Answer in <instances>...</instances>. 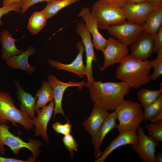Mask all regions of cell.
Instances as JSON below:
<instances>
[{
    "mask_svg": "<svg viewBox=\"0 0 162 162\" xmlns=\"http://www.w3.org/2000/svg\"><path fill=\"white\" fill-rule=\"evenodd\" d=\"M94 104L104 110H115L124 100L130 87L124 83L94 81L87 88Z\"/></svg>",
    "mask_w": 162,
    "mask_h": 162,
    "instance_id": "obj_1",
    "label": "cell"
},
{
    "mask_svg": "<svg viewBox=\"0 0 162 162\" xmlns=\"http://www.w3.org/2000/svg\"><path fill=\"white\" fill-rule=\"evenodd\" d=\"M150 61L138 60L128 55L117 68L116 77L130 88H140L151 81Z\"/></svg>",
    "mask_w": 162,
    "mask_h": 162,
    "instance_id": "obj_2",
    "label": "cell"
},
{
    "mask_svg": "<svg viewBox=\"0 0 162 162\" xmlns=\"http://www.w3.org/2000/svg\"><path fill=\"white\" fill-rule=\"evenodd\" d=\"M115 110L119 121L116 128L119 133L137 130L145 120L144 112L140 104L130 100H124Z\"/></svg>",
    "mask_w": 162,
    "mask_h": 162,
    "instance_id": "obj_3",
    "label": "cell"
},
{
    "mask_svg": "<svg viewBox=\"0 0 162 162\" xmlns=\"http://www.w3.org/2000/svg\"><path fill=\"white\" fill-rule=\"evenodd\" d=\"M10 126L7 124L0 123V155L4 156L5 154L4 146L9 147L13 153L18 155L21 150L24 148L28 149L32 153V156L37 159L41 150L40 147L42 145L39 140L34 139H29L28 142L23 141L18 136H15L9 130Z\"/></svg>",
    "mask_w": 162,
    "mask_h": 162,
    "instance_id": "obj_4",
    "label": "cell"
},
{
    "mask_svg": "<svg viewBox=\"0 0 162 162\" xmlns=\"http://www.w3.org/2000/svg\"><path fill=\"white\" fill-rule=\"evenodd\" d=\"M9 122L15 127L19 123L26 130H31L34 127L32 120L15 106L12 96L0 92V123L7 124Z\"/></svg>",
    "mask_w": 162,
    "mask_h": 162,
    "instance_id": "obj_5",
    "label": "cell"
},
{
    "mask_svg": "<svg viewBox=\"0 0 162 162\" xmlns=\"http://www.w3.org/2000/svg\"><path fill=\"white\" fill-rule=\"evenodd\" d=\"M91 13L99 29L106 30L110 26L127 21L121 8L110 7L98 1L92 6Z\"/></svg>",
    "mask_w": 162,
    "mask_h": 162,
    "instance_id": "obj_6",
    "label": "cell"
},
{
    "mask_svg": "<svg viewBox=\"0 0 162 162\" xmlns=\"http://www.w3.org/2000/svg\"><path fill=\"white\" fill-rule=\"evenodd\" d=\"M106 30L112 36L127 46L144 33L143 26L127 21L120 25L110 26Z\"/></svg>",
    "mask_w": 162,
    "mask_h": 162,
    "instance_id": "obj_7",
    "label": "cell"
},
{
    "mask_svg": "<svg viewBox=\"0 0 162 162\" xmlns=\"http://www.w3.org/2000/svg\"><path fill=\"white\" fill-rule=\"evenodd\" d=\"M47 81L52 88L54 94L55 102L53 120H54L56 115L58 114H62L67 121L69 120L65 116L62 106V102L64 93L65 90L70 87H77L81 89L86 86V82L83 80L81 82H74L70 81L64 82L53 75L49 74L47 76Z\"/></svg>",
    "mask_w": 162,
    "mask_h": 162,
    "instance_id": "obj_8",
    "label": "cell"
},
{
    "mask_svg": "<svg viewBox=\"0 0 162 162\" xmlns=\"http://www.w3.org/2000/svg\"><path fill=\"white\" fill-rule=\"evenodd\" d=\"M104 62L100 70L103 71L110 66L121 63L128 55V46L114 37H109L105 49L102 51Z\"/></svg>",
    "mask_w": 162,
    "mask_h": 162,
    "instance_id": "obj_9",
    "label": "cell"
},
{
    "mask_svg": "<svg viewBox=\"0 0 162 162\" xmlns=\"http://www.w3.org/2000/svg\"><path fill=\"white\" fill-rule=\"evenodd\" d=\"M138 141L131 145V147L143 162H155V148L157 141L148 135L146 134L142 126L137 130Z\"/></svg>",
    "mask_w": 162,
    "mask_h": 162,
    "instance_id": "obj_10",
    "label": "cell"
},
{
    "mask_svg": "<svg viewBox=\"0 0 162 162\" xmlns=\"http://www.w3.org/2000/svg\"><path fill=\"white\" fill-rule=\"evenodd\" d=\"M77 33L80 36L86 51V75L87 82L86 87H88L94 80L93 77L92 63L97 61L94 50L92 36L87 30L85 23L82 21L79 22L76 28Z\"/></svg>",
    "mask_w": 162,
    "mask_h": 162,
    "instance_id": "obj_11",
    "label": "cell"
},
{
    "mask_svg": "<svg viewBox=\"0 0 162 162\" xmlns=\"http://www.w3.org/2000/svg\"><path fill=\"white\" fill-rule=\"evenodd\" d=\"M158 8L145 2L126 3L121 8L127 21L143 26L149 14Z\"/></svg>",
    "mask_w": 162,
    "mask_h": 162,
    "instance_id": "obj_12",
    "label": "cell"
},
{
    "mask_svg": "<svg viewBox=\"0 0 162 162\" xmlns=\"http://www.w3.org/2000/svg\"><path fill=\"white\" fill-rule=\"evenodd\" d=\"M78 16L84 21L87 30L92 36L94 47L97 50L102 52L106 46L107 39L99 32L97 22L89 8L86 7L82 8Z\"/></svg>",
    "mask_w": 162,
    "mask_h": 162,
    "instance_id": "obj_13",
    "label": "cell"
},
{
    "mask_svg": "<svg viewBox=\"0 0 162 162\" xmlns=\"http://www.w3.org/2000/svg\"><path fill=\"white\" fill-rule=\"evenodd\" d=\"M54 106L55 102L53 100L48 105L43 107L41 110L39 109L36 110L37 116L32 119L33 124L35 127L34 135L36 136H41L48 144L50 142L47 132V126L52 116Z\"/></svg>",
    "mask_w": 162,
    "mask_h": 162,
    "instance_id": "obj_14",
    "label": "cell"
},
{
    "mask_svg": "<svg viewBox=\"0 0 162 162\" xmlns=\"http://www.w3.org/2000/svg\"><path fill=\"white\" fill-rule=\"evenodd\" d=\"M76 47L78 53L75 58L70 64H63L50 59L48 60L49 64L56 69L71 72L80 78L83 77L86 75V71L82 60L83 54L85 50L82 41L76 43Z\"/></svg>",
    "mask_w": 162,
    "mask_h": 162,
    "instance_id": "obj_15",
    "label": "cell"
},
{
    "mask_svg": "<svg viewBox=\"0 0 162 162\" xmlns=\"http://www.w3.org/2000/svg\"><path fill=\"white\" fill-rule=\"evenodd\" d=\"M130 46V55L132 57L142 61L148 60L153 53V36L143 33Z\"/></svg>",
    "mask_w": 162,
    "mask_h": 162,
    "instance_id": "obj_16",
    "label": "cell"
},
{
    "mask_svg": "<svg viewBox=\"0 0 162 162\" xmlns=\"http://www.w3.org/2000/svg\"><path fill=\"white\" fill-rule=\"evenodd\" d=\"M138 136L136 130L127 131L120 133L118 136L110 142L109 146L101 153L95 162H104L109 155L114 150L122 146L137 143Z\"/></svg>",
    "mask_w": 162,
    "mask_h": 162,
    "instance_id": "obj_17",
    "label": "cell"
},
{
    "mask_svg": "<svg viewBox=\"0 0 162 162\" xmlns=\"http://www.w3.org/2000/svg\"><path fill=\"white\" fill-rule=\"evenodd\" d=\"M109 113L108 111L94 104L91 114L82 122V126L91 136L93 144L98 131Z\"/></svg>",
    "mask_w": 162,
    "mask_h": 162,
    "instance_id": "obj_18",
    "label": "cell"
},
{
    "mask_svg": "<svg viewBox=\"0 0 162 162\" xmlns=\"http://www.w3.org/2000/svg\"><path fill=\"white\" fill-rule=\"evenodd\" d=\"M36 52L35 48L31 46L20 54L10 57L6 60V64L12 68L22 70L27 74L32 75L36 71V69L34 67L29 65L28 59L31 56L34 55Z\"/></svg>",
    "mask_w": 162,
    "mask_h": 162,
    "instance_id": "obj_19",
    "label": "cell"
},
{
    "mask_svg": "<svg viewBox=\"0 0 162 162\" xmlns=\"http://www.w3.org/2000/svg\"><path fill=\"white\" fill-rule=\"evenodd\" d=\"M116 119L115 111L110 113L98 131L93 143L94 155L96 159L100 156L101 153L100 149L104 138L112 130L116 128L117 125Z\"/></svg>",
    "mask_w": 162,
    "mask_h": 162,
    "instance_id": "obj_20",
    "label": "cell"
},
{
    "mask_svg": "<svg viewBox=\"0 0 162 162\" xmlns=\"http://www.w3.org/2000/svg\"><path fill=\"white\" fill-rule=\"evenodd\" d=\"M17 88L16 94L20 102V110L32 119L35 118L36 98L31 94L25 91L17 80L15 81Z\"/></svg>",
    "mask_w": 162,
    "mask_h": 162,
    "instance_id": "obj_21",
    "label": "cell"
},
{
    "mask_svg": "<svg viewBox=\"0 0 162 162\" xmlns=\"http://www.w3.org/2000/svg\"><path fill=\"white\" fill-rule=\"evenodd\" d=\"M16 40L13 38L10 32L4 29L0 32V43L2 46L1 58L6 61L10 57L18 55L24 51L17 49L15 44Z\"/></svg>",
    "mask_w": 162,
    "mask_h": 162,
    "instance_id": "obj_22",
    "label": "cell"
},
{
    "mask_svg": "<svg viewBox=\"0 0 162 162\" xmlns=\"http://www.w3.org/2000/svg\"><path fill=\"white\" fill-rule=\"evenodd\" d=\"M162 7H158L148 16L143 25L144 33L153 36L162 26Z\"/></svg>",
    "mask_w": 162,
    "mask_h": 162,
    "instance_id": "obj_23",
    "label": "cell"
},
{
    "mask_svg": "<svg viewBox=\"0 0 162 162\" xmlns=\"http://www.w3.org/2000/svg\"><path fill=\"white\" fill-rule=\"evenodd\" d=\"M38 98L35 105V111L40 108H42L46 104L54 99L53 90L48 81H42L41 88L36 92L35 98Z\"/></svg>",
    "mask_w": 162,
    "mask_h": 162,
    "instance_id": "obj_24",
    "label": "cell"
},
{
    "mask_svg": "<svg viewBox=\"0 0 162 162\" xmlns=\"http://www.w3.org/2000/svg\"><path fill=\"white\" fill-rule=\"evenodd\" d=\"M158 90H152L146 88L140 89L137 92V99L140 105L144 108L155 101L162 94V85Z\"/></svg>",
    "mask_w": 162,
    "mask_h": 162,
    "instance_id": "obj_25",
    "label": "cell"
},
{
    "mask_svg": "<svg viewBox=\"0 0 162 162\" xmlns=\"http://www.w3.org/2000/svg\"><path fill=\"white\" fill-rule=\"evenodd\" d=\"M48 19L42 11H36L29 19L27 28L32 35H34L44 28Z\"/></svg>",
    "mask_w": 162,
    "mask_h": 162,
    "instance_id": "obj_26",
    "label": "cell"
},
{
    "mask_svg": "<svg viewBox=\"0 0 162 162\" xmlns=\"http://www.w3.org/2000/svg\"><path fill=\"white\" fill-rule=\"evenodd\" d=\"M80 0H54L47 3L45 8L41 11L48 19L54 16L61 9Z\"/></svg>",
    "mask_w": 162,
    "mask_h": 162,
    "instance_id": "obj_27",
    "label": "cell"
},
{
    "mask_svg": "<svg viewBox=\"0 0 162 162\" xmlns=\"http://www.w3.org/2000/svg\"><path fill=\"white\" fill-rule=\"evenodd\" d=\"M145 120L149 121L153 116L162 112V94L153 103L144 108Z\"/></svg>",
    "mask_w": 162,
    "mask_h": 162,
    "instance_id": "obj_28",
    "label": "cell"
},
{
    "mask_svg": "<svg viewBox=\"0 0 162 162\" xmlns=\"http://www.w3.org/2000/svg\"><path fill=\"white\" fill-rule=\"evenodd\" d=\"M144 127L149 136L157 142L162 141V120L146 124Z\"/></svg>",
    "mask_w": 162,
    "mask_h": 162,
    "instance_id": "obj_29",
    "label": "cell"
},
{
    "mask_svg": "<svg viewBox=\"0 0 162 162\" xmlns=\"http://www.w3.org/2000/svg\"><path fill=\"white\" fill-rule=\"evenodd\" d=\"M157 57L150 61V65L154 69L153 72L150 75L151 80L155 81L162 74V49L156 53Z\"/></svg>",
    "mask_w": 162,
    "mask_h": 162,
    "instance_id": "obj_30",
    "label": "cell"
},
{
    "mask_svg": "<svg viewBox=\"0 0 162 162\" xmlns=\"http://www.w3.org/2000/svg\"><path fill=\"white\" fill-rule=\"evenodd\" d=\"M62 141L63 143L64 147L67 150L69 151L70 157L72 160L74 158L73 151H78L79 145L75 140L73 135L71 134L70 133L64 135Z\"/></svg>",
    "mask_w": 162,
    "mask_h": 162,
    "instance_id": "obj_31",
    "label": "cell"
},
{
    "mask_svg": "<svg viewBox=\"0 0 162 162\" xmlns=\"http://www.w3.org/2000/svg\"><path fill=\"white\" fill-rule=\"evenodd\" d=\"M52 127L57 134H60L65 135L70 133L72 126L70 121L68 120L64 124L56 122L52 124Z\"/></svg>",
    "mask_w": 162,
    "mask_h": 162,
    "instance_id": "obj_32",
    "label": "cell"
},
{
    "mask_svg": "<svg viewBox=\"0 0 162 162\" xmlns=\"http://www.w3.org/2000/svg\"><path fill=\"white\" fill-rule=\"evenodd\" d=\"M22 5V4H15L0 8V25H3V22L1 19L2 16L12 11L20 13L21 11Z\"/></svg>",
    "mask_w": 162,
    "mask_h": 162,
    "instance_id": "obj_33",
    "label": "cell"
},
{
    "mask_svg": "<svg viewBox=\"0 0 162 162\" xmlns=\"http://www.w3.org/2000/svg\"><path fill=\"white\" fill-rule=\"evenodd\" d=\"M162 49V26L153 36V53L157 52Z\"/></svg>",
    "mask_w": 162,
    "mask_h": 162,
    "instance_id": "obj_34",
    "label": "cell"
},
{
    "mask_svg": "<svg viewBox=\"0 0 162 162\" xmlns=\"http://www.w3.org/2000/svg\"><path fill=\"white\" fill-rule=\"evenodd\" d=\"M102 3L113 8H121L127 3V0H98Z\"/></svg>",
    "mask_w": 162,
    "mask_h": 162,
    "instance_id": "obj_35",
    "label": "cell"
},
{
    "mask_svg": "<svg viewBox=\"0 0 162 162\" xmlns=\"http://www.w3.org/2000/svg\"><path fill=\"white\" fill-rule=\"evenodd\" d=\"M54 0H24L22 3L21 13L23 14L27 11L29 8L36 3L46 2L47 3L50 2Z\"/></svg>",
    "mask_w": 162,
    "mask_h": 162,
    "instance_id": "obj_36",
    "label": "cell"
},
{
    "mask_svg": "<svg viewBox=\"0 0 162 162\" xmlns=\"http://www.w3.org/2000/svg\"><path fill=\"white\" fill-rule=\"evenodd\" d=\"M29 160H23L13 158H6L0 156V162H29Z\"/></svg>",
    "mask_w": 162,
    "mask_h": 162,
    "instance_id": "obj_37",
    "label": "cell"
},
{
    "mask_svg": "<svg viewBox=\"0 0 162 162\" xmlns=\"http://www.w3.org/2000/svg\"><path fill=\"white\" fill-rule=\"evenodd\" d=\"M24 0H3L2 7H6L15 4H22Z\"/></svg>",
    "mask_w": 162,
    "mask_h": 162,
    "instance_id": "obj_38",
    "label": "cell"
},
{
    "mask_svg": "<svg viewBox=\"0 0 162 162\" xmlns=\"http://www.w3.org/2000/svg\"><path fill=\"white\" fill-rule=\"evenodd\" d=\"M146 2L158 7H162V0H146Z\"/></svg>",
    "mask_w": 162,
    "mask_h": 162,
    "instance_id": "obj_39",
    "label": "cell"
},
{
    "mask_svg": "<svg viewBox=\"0 0 162 162\" xmlns=\"http://www.w3.org/2000/svg\"><path fill=\"white\" fill-rule=\"evenodd\" d=\"M162 120V112L153 116L149 120L151 122V123L156 122Z\"/></svg>",
    "mask_w": 162,
    "mask_h": 162,
    "instance_id": "obj_40",
    "label": "cell"
},
{
    "mask_svg": "<svg viewBox=\"0 0 162 162\" xmlns=\"http://www.w3.org/2000/svg\"><path fill=\"white\" fill-rule=\"evenodd\" d=\"M155 162H162V153L161 152H158L155 154Z\"/></svg>",
    "mask_w": 162,
    "mask_h": 162,
    "instance_id": "obj_41",
    "label": "cell"
},
{
    "mask_svg": "<svg viewBox=\"0 0 162 162\" xmlns=\"http://www.w3.org/2000/svg\"><path fill=\"white\" fill-rule=\"evenodd\" d=\"M146 2V0H127V3H137Z\"/></svg>",
    "mask_w": 162,
    "mask_h": 162,
    "instance_id": "obj_42",
    "label": "cell"
}]
</instances>
